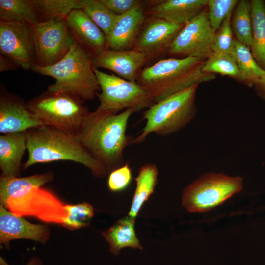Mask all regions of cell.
Returning a JSON list of instances; mask_svg holds the SVG:
<instances>
[{
  "label": "cell",
  "instance_id": "cell-2",
  "mask_svg": "<svg viewBox=\"0 0 265 265\" xmlns=\"http://www.w3.org/2000/svg\"><path fill=\"white\" fill-rule=\"evenodd\" d=\"M25 133L28 156L23 164L25 169L37 163L68 160L82 164L97 177L109 173L76 136L45 125L31 129Z\"/></svg>",
  "mask_w": 265,
  "mask_h": 265
},
{
  "label": "cell",
  "instance_id": "cell-31",
  "mask_svg": "<svg viewBox=\"0 0 265 265\" xmlns=\"http://www.w3.org/2000/svg\"><path fill=\"white\" fill-rule=\"evenodd\" d=\"M64 209L67 212V216L62 225L71 230L88 226L94 215L93 207L86 202L74 205H66Z\"/></svg>",
  "mask_w": 265,
  "mask_h": 265
},
{
  "label": "cell",
  "instance_id": "cell-18",
  "mask_svg": "<svg viewBox=\"0 0 265 265\" xmlns=\"http://www.w3.org/2000/svg\"><path fill=\"white\" fill-rule=\"evenodd\" d=\"M208 0H165L154 2L145 10L157 17L177 24L185 25L207 7Z\"/></svg>",
  "mask_w": 265,
  "mask_h": 265
},
{
  "label": "cell",
  "instance_id": "cell-29",
  "mask_svg": "<svg viewBox=\"0 0 265 265\" xmlns=\"http://www.w3.org/2000/svg\"><path fill=\"white\" fill-rule=\"evenodd\" d=\"M80 9L98 26L106 37L119 16L110 10L100 0H82Z\"/></svg>",
  "mask_w": 265,
  "mask_h": 265
},
{
  "label": "cell",
  "instance_id": "cell-6",
  "mask_svg": "<svg viewBox=\"0 0 265 265\" xmlns=\"http://www.w3.org/2000/svg\"><path fill=\"white\" fill-rule=\"evenodd\" d=\"M84 101L70 94L47 90L29 100L26 104L42 125L77 137L90 112Z\"/></svg>",
  "mask_w": 265,
  "mask_h": 265
},
{
  "label": "cell",
  "instance_id": "cell-5",
  "mask_svg": "<svg viewBox=\"0 0 265 265\" xmlns=\"http://www.w3.org/2000/svg\"><path fill=\"white\" fill-rule=\"evenodd\" d=\"M198 85L181 90L150 106L143 113L145 125L132 144L143 142L152 133L163 136L173 134L188 124L196 114Z\"/></svg>",
  "mask_w": 265,
  "mask_h": 265
},
{
  "label": "cell",
  "instance_id": "cell-25",
  "mask_svg": "<svg viewBox=\"0 0 265 265\" xmlns=\"http://www.w3.org/2000/svg\"><path fill=\"white\" fill-rule=\"evenodd\" d=\"M231 54L235 58L239 70L238 80L249 86H255L265 71L258 65L250 49L235 39Z\"/></svg>",
  "mask_w": 265,
  "mask_h": 265
},
{
  "label": "cell",
  "instance_id": "cell-38",
  "mask_svg": "<svg viewBox=\"0 0 265 265\" xmlns=\"http://www.w3.org/2000/svg\"><path fill=\"white\" fill-rule=\"evenodd\" d=\"M25 265H44L41 260L37 257L30 258Z\"/></svg>",
  "mask_w": 265,
  "mask_h": 265
},
{
  "label": "cell",
  "instance_id": "cell-26",
  "mask_svg": "<svg viewBox=\"0 0 265 265\" xmlns=\"http://www.w3.org/2000/svg\"><path fill=\"white\" fill-rule=\"evenodd\" d=\"M0 21L35 24L40 20L31 0H0Z\"/></svg>",
  "mask_w": 265,
  "mask_h": 265
},
{
  "label": "cell",
  "instance_id": "cell-22",
  "mask_svg": "<svg viewBox=\"0 0 265 265\" xmlns=\"http://www.w3.org/2000/svg\"><path fill=\"white\" fill-rule=\"evenodd\" d=\"M158 170L152 163L144 164L134 179L136 187L128 216L135 219L144 203L154 192L158 182Z\"/></svg>",
  "mask_w": 265,
  "mask_h": 265
},
{
  "label": "cell",
  "instance_id": "cell-16",
  "mask_svg": "<svg viewBox=\"0 0 265 265\" xmlns=\"http://www.w3.org/2000/svg\"><path fill=\"white\" fill-rule=\"evenodd\" d=\"M66 20L75 41L92 57L107 49L106 35L82 10H72Z\"/></svg>",
  "mask_w": 265,
  "mask_h": 265
},
{
  "label": "cell",
  "instance_id": "cell-23",
  "mask_svg": "<svg viewBox=\"0 0 265 265\" xmlns=\"http://www.w3.org/2000/svg\"><path fill=\"white\" fill-rule=\"evenodd\" d=\"M252 54L258 65L265 71V1L251 0Z\"/></svg>",
  "mask_w": 265,
  "mask_h": 265
},
{
  "label": "cell",
  "instance_id": "cell-12",
  "mask_svg": "<svg viewBox=\"0 0 265 265\" xmlns=\"http://www.w3.org/2000/svg\"><path fill=\"white\" fill-rule=\"evenodd\" d=\"M0 54L25 70L36 65L35 50L29 25L0 21Z\"/></svg>",
  "mask_w": 265,
  "mask_h": 265
},
{
  "label": "cell",
  "instance_id": "cell-13",
  "mask_svg": "<svg viewBox=\"0 0 265 265\" xmlns=\"http://www.w3.org/2000/svg\"><path fill=\"white\" fill-rule=\"evenodd\" d=\"M185 25L151 17L139 33L133 50L151 58L160 54L168 48Z\"/></svg>",
  "mask_w": 265,
  "mask_h": 265
},
{
  "label": "cell",
  "instance_id": "cell-4",
  "mask_svg": "<svg viewBox=\"0 0 265 265\" xmlns=\"http://www.w3.org/2000/svg\"><path fill=\"white\" fill-rule=\"evenodd\" d=\"M91 59L92 57L75 41L60 61L47 67L35 65L31 70L55 80L54 84L48 86V91L70 94L83 101L92 100L100 88Z\"/></svg>",
  "mask_w": 265,
  "mask_h": 265
},
{
  "label": "cell",
  "instance_id": "cell-35",
  "mask_svg": "<svg viewBox=\"0 0 265 265\" xmlns=\"http://www.w3.org/2000/svg\"><path fill=\"white\" fill-rule=\"evenodd\" d=\"M110 10L122 15L135 9L143 7V2L139 0H100Z\"/></svg>",
  "mask_w": 265,
  "mask_h": 265
},
{
  "label": "cell",
  "instance_id": "cell-32",
  "mask_svg": "<svg viewBox=\"0 0 265 265\" xmlns=\"http://www.w3.org/2000/svg\"><path fill=\"white\" fill-rule=\"evenodd\" d=\"M238 2L237 0H208V17L215 32L226 18L233 13Z\"/></svg>",
  "mask_w": 265,
  "mask_h": 265
},
{
  "label": "cell",
  "instance_id": "cell-39",
  "mask_svg": "<svg viewBox=\"0 0 265 265\" xmlns=\"http://www.w3.org/2000/svg\"><path fill=\"white\" fill-rule=\"evenodd\" d=\"M0 265H9L6 261L1 257H0Z\"/></svg>",
  "mask_w": 265,
  "mask_h": 265
},
{
  "label": "cell",
  "instance_id": "cell-37",
  "mask_svg": "<svg viewBox=\"0 0 265 265\" xmlns=\"http://www.w3.org/2000/svg\"><path fill=\"white\" fill-rule=\"evenodd\" d=\"M254 86H255L258 94L263 98L265 99V73Z\"/></svg>",
  "mask_w": 265,
  "mask_h": 265
},
{
  "label": "cell",
  "instance_id": "cell-8",
  "mask_svg": "<svg viewBox=\"0 0 265 265\" xmlns=\"http://www.w3.org/2000/svg\"><path fill=\"white\" fill-rule=\"evenodd\" d=\"M93 69L101 89V93L96 94L100 102L98 109L117 114L123 109L133 108L136 112L148 108L154 104L136 81Z\"/></svg>",
  "mask_w": 265,
  "mask_h": 265
},
{
  "label": "cell",
  "instance_id": "cell-7",
  "mask_svg": "<svg viewBox=\"0 0 265 265\" xmlns=\"http://www.w3.org/2000/svg\"><path fill=\"white\" fill-rule=\"evenodd\" d=\"M243 188V179L222 172H207L186 186L182 205L188 212L203 213L222 204Z\"/></svg>",
  "mask_w": 265,
  "mask_h": 265
},
{
  "label": "cell",
  "instance_id": "cell-10",
  "mask_svg": "<svg viewBox=\"0 0 265 265\" xmlns=\"http://www.w3.org/2000/svg\"><path fill=\"white\" fill-rule=\"evenodd\" d=\"M14 214L33 216L47 222L62 224L67 212L61 201L50 191L35 187L0 202Z\"/></svg>",
  "mask_w": 265,
  "mask_h": 265
},
{
  "label": "cell",
  "instance_id": "cell-28",
  "mask_svg": "<svg viewBox=\"0 0 265 265\" xmlns=\"http://www.w3.org/2000/svg\"><path fill=\"white\" fill-rule=\"evenodd\" d=\"M82 0H31L40 22L66 19L74 9H80Z\"/></svg>",
  "mask_w": 265,
  "mask_h": 265
},
{
  "label": "cell",
  "instance_id": "cell-21",
  "mask_svg": "<svg viewBox=\"0 0 265 265\" xmlns=\"http://www.w3.org/2000/svg\"><path fill=\"white\" fill-rule=\"evenodd\" d=\"M135 219L129 216L117 221L109 229L103 233L108 242L110 252L118 255L125 247L142 249L134 229Z\"/></svg>",
  "mask_w": 265,
  "mask_h": 265
},
{
  "label": "cell",
  "instance_id": "cell-33",
  "mask_svg": "<svg viewBox=\"0 0 265 265\" xmlns=\"http://www.w3.org/2000/svg\"><path fill=\"white\" fill-rule=\"evenodd\" d=\"M232 15V14L226 18L219 28L216 31L212 45V52L231 54L235 40L231 24Z\"/></svg>",
  "mask_w": 265,
  "mask_h": 265
},
{
  "label": "cell",
  "instance_id": "cell-34",
  "mask_svg": "<svg viewBox=\"0 0 265 265\" xmlns=\"http://www.w3.org/2000/svg\"><path fill=\"white\" fill-rule=\"evenodd\" d=\"M132 179V169L129 162H127L109 173L108 187L112 192L123 191L129 186Z\"/></svg>",
  "mask_w": 265,
  "mask_h": 265
},
{
  "label": "cell",
  "instance_id": "cell-14",
  "mask_svg": "<svg viewBox=\"0 0 265 265\" xmlns=\"http://www.w3.org/2000/svg\"><path fill=\"white\" fill-rule=\"evenodd\" d=\"M147 60L145 54L133 49H107L92 57L91 63L93 68H105L125 80L136 81L140 69Z\"/></svg>",
  "mask_w": 265,
  "mask_h": 265
},
{
  "label": "cell",
  "instance_id": "cell-9",
  "mask_svg": "<svg viewBox=\"0 0 265 265\" xmlns=\"http://www.w3.org/2000/svg\"><path fill=\"white\" fill-rule=\"evenodd\" d=\"M29 26L35 46L36 65L47 67L57 63L75 42L66 19L39 22Z\"/></svg>",
  "mask_w": 265,
  "mask_h": 265
},
{
  "label": "cell",
  "instance_id": "cell-1",
  "mask_svg": "<svg viewBox=\"0 0 265 265\" xmlns=\"http://www.w3.org/2000/svg\"><path fill=\"white\" fill-rule=\"evenodd\" d=\"M135 112L133 108L117 114L98 108L90 111L77 136L89 153L109 173L124 164L123 152L134 139L126 134L128 122Z\"/></svg>",
  "mask_w": 265,
  "mask_h": 265
},
{
  "label": "cell",
  "instance_id": "cell-11",
  "mask_svg": "<svg viewBox=\"0 0 265 265\" xmlns=\"http://www.w3.org/2000/svg\"><path fill=\"white\" fill-rule=\"evenodd\" d=\"M206 8L185 24L168 48L170 55L205 59L211 54L215 31Z\"/></svg>",
  "mask_w": 265,
  "mask_h": 265
},
{
  "label": "cell",
  "instance_id": "cell-27",
  "mask_svg": "<svg viewBox=\"0 0 265 265\" xmlns=\"http://www.w3.org/2000/svg\"><path fill=\"white\" fill-rule=\"evenodd\" d=\"M232 14L231 24L236 39L250 49L252 38L250 0L238 1Z\"/></svg>",
  "mask_w": 265,
  "mask_h": 265
},
{
  "label": "cell",
  "instance_id": "cell-15",
  "mask_svg": "<svg viewBox=\"0 0 265 265\" xmlns=\"http://www.w3.org/2000/svg\"><path fill=\"white\" fill-rule=\"evenodd\" d=\"M40 125L42 124L23 101L11 94L1 93L0 132L2 134L25 132Z\"/></svg>",
  "mask_w": 265,
  "mask_h": 265
},
{
  "label": "cell",
  "instance_id": "cell-3",
  "mask_svg": "<svg viewBox=\"0 0 265 265\" xmlns=\"http://www.w3.org/2000/svg\"><path fill=\"white\" fill-rule=\"evenodd\" d=\"M204 60L194 57L161 59L140 70L136 82L155 103L181 90L214 79V74L203 72Z\"/></svg>",
  "mask_w": 265,
  "mask_h": 265
},
{
  "label": "cell",
  "instance_id": "cell-17",
  "mask_svg": "<svg viewBox=\"0 0 265 265\" xmlns=\"http://www.w3.org/2000/svg\"><path fill=\"white\" fill-rule=\"evenodd\" d=\"M49 237L48 227L42 224H32L21 216L0 207V241L7 244L13 239H28L45 243Z\"/></svg>",
  "mask_w": 265,
  "mask_h": 265
},
{
  "label": "cell",
  "instance_id": "cell-19",
  "mask_svg": "<svg viewBox=\"0 0 265 265\" xmlns=\"http://www.w3.org/2000/svg\"><path fill=\"white\" fill-rule=\"evenodd\" d=\"M143 7L119 15L112 30L106 36L107 49L115 50L132 49L140 28L145 19Z\"/></svg>",
  "mask_w": 265,
  "mask_h": 265
},
{
  "label": "cell",
  "instance_id": "cell-20",
  "mask_svg": "<svg viewBox=\"0 0 265 265\" xmlns=\"http://www.w3.org/2000/svg\"><path fill=\"white\" fill-rule=\"evenodd\" d=\"M27 150L25 132L0 135V168L2 176L18 177L22 157Z\"/></svg>",
  "mask_w": 265,
  "mask_h": 265
},
{
  "label": "cell",
  "instance_id": "cell-30",
  "mask_svg": "<svg viewBox=\"0 0 265 265\" xmlns=\"http://www.w3.org/2000/svg\"><path fill=\"white\" fill-rule=\"evenodd\" d=\"M202 71L205 73H219L238 79L239 70L236 61L231 54L213 52L205 61Z\"/></svg>",
  "mask_w": 265,
  "mask_h": 265
},
{
  "label": "cell",
  "instance_id": "cell-24",
  "mask_svg": "<svg viewBox=\"0 0 265 265\" xmlns=\"http://www.w3.org/2000/svg\"><path fill=\"white\" fill-rule=\"evenodd\" d=\"M53 179L52 171L35 174L30 176L19 177H5L0 178V201L8 198L20 195L34 187H41Z\"/></svg>",
  "mask_w": 265,
  "mask_h": 265
},
{
  "label": "cell",
  "instance_id": "cell-36",
  "mask_svg": "<svg viewBox=\"0 0 265 265\" xmlns=\"http://www.w3.org/2000/svg\"><path fill=\"white\" fill-rule=\"evenodd\" d=\"M18 67L10 59L0 54V71L14 70Z\"/></svg>",
  "mask_w": 265,
  "mask_h": 265
}]
</instances>
